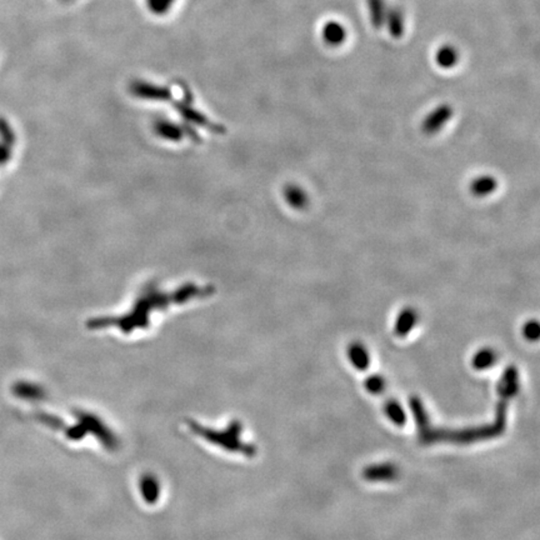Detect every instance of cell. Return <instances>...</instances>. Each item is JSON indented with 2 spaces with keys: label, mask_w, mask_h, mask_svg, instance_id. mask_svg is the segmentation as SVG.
<instances>
[{
  "label": "cell",
  "mask_w": 540,
  "mask_h": 540,
  "mask_svg": "<svg viewBox=\"0 0 540 540\" xmlns=\"http://www.w3.org/2000/svg\"><path fill=\"white\" fill-rule=\"evenodd\" d=\"M495 363V352L493 349H480L473 358V365L476 369H487Z\"/></svg>",
  "instance_id": "30bf717a"
},
{
  "label": "cell",
  "mask_w": 540,
  "mask_h": 540,
  "mask_svg": "<svg viewBox=\"0 0 540 540\" xmlns=\"http://www.w3.org/2000/svg\"><path fill=\"white\" fill-rule=\"evenodd\" d=\"M384 385H385V383H384L383 378L371 377L367 380V388H368V391H369L370 393H374V394L383 391Z\"/></svg>",
  "instance_id": "4fadbf2b"
},
{
  "label": "cell",
  "mask_w": 540,
  "mask_h": 540,
  "mask_svg": "<svg viewBox=\"0 0 540 540\" xmlns=\"http://www.w3.org/2000/svg\"><path fill=\"white\" fill-rule=\"evenodd\" d=\"M284 197L286 203L297 210H303L309 206V195L300 185H286L284 189Z\"/></svg>",
  "instance_id": "277c9868"
},
{
  "label": "cell",
  "mask_w": 540,
  "mask_h": 540,
  "mask_svg": "<svg viewBox=\"0 0 540 540\" xmlns=\"http://www.w3.org/2000/svg\"><path fill=\"white\" fill-rule=\"evenodd\" d=\"M499 182L493 174H479L476 178L471 179L469 184V192L476 198H487L497 192Z\"/></svg>",
  "instance_id": "7a4b0ae2"
},
{
  "label": "cell",
  "mask_w": 540,
  "mask_h": 540,
  "mask_svg": "<svg viewBox=\"0 0 540 540\" xmlns=\"http://www.w3.org/2000/svg\"><path fill=\"white\" fill-rule=\"evenodd\" d=\"M454 115V109L449 104H441L434 108L432 112L427 114L424 121L421 123V130L427 135H435L441 133L449 121H452Z\"/></svg>",
  "instance_id": "6da1fadb"
},
{
  "label": "cell",
  "mask_w": 540,
  "mask_h": 540,
  "mask_svg": "<svg viewBox=\"0 0 540 540\" xmlns=\"http://www.w3.org/2000/svg\"><path fill=\"white\" fill-rule=\"evenodd\" d=\"M348 356L350 362L359 369H365L369 364L368 350L362 343H353L348 347Z\"/></svg>",
  "instance_id": "8992f818"
},
{
  "label": "cell",
  "mask_w": 540,
  "mask_h": 540,
  "mask_svg": "<svg viewBox=\"0 0 540 540\" xmlns=\"http://www.w3.org/2000/svg\"><path fill=\"white\" fill-rule=\"evenodd\" d=\"M385 22L388 24L389 33L393 38L399 39L404 34V22L402 13L397 9H391L385 14Z\"/></svg>",
  "instance_id": "52a82bcc"
},
{
  "label": "cell",
  "mask_w": 540,
  "mask_h": 540,
  "mask_svg": "<svg viewBox=\"0 0 540 540\" xmlns=\"http://www.w3.org/2000/svg\"><path fill=\"white\" fill-rule=\"evenodd\" d=\"M386 412H388L389 418H391V420H393L395 424H398V426H403V424H404V413H403L402 408H400L398 404L391 403V404L386 408Z\"/></svg>",
  "instance_id": "8fae6325"
},
{
  "label": "cell",
  "mask_w": 540,
  "mask_h": 540,
  "mask_svg": "<svg viewBox=\"0 0 540 540\" xmlns=\"http://www.w3.org/2000/svg\"><path fill=\"white\" fill-rule=\"evenodd\" d=\"M369 8L370 21L374 28H382L385 23V7L383 0H367Z\"/></svg>",
  "instance_id": "9c48e42d"
},
{
  "label": "cell",
  "mask_w": 540,
  "mask_h": 540,
  "mask_svg": "<svg viewBox=\"0 0 540 540\" xmlns=\"http://www.w3.org/2000/svg\"><path fill=\"white\" fill-rule=\"evenodd\" d=\"M435 60H437V64L443 69H449V68H453L458 63V53L453 47L444 45L438 50V53L435 56Z\"/></svg>",
  "instance_id": "ba28073f"
},
{
  "label": "cell",
  "mask_w": 540,
  "mask_h": 540,
  "mask_svg": "<svg viewBox=\"0 0 540 540\" xmlns=\"http://www.w3.org/2000/svg\"><path fill=\"white\" fill-rule=\"evenodd\" d=\"M323 38L329 45H341L347 38V30L341 23L329 22L323 28Z\"/></svg>",
  "instance_id": "5b68a950"
},
{
  "label": "cell",
  "mask_w": 540,
  "mask_h": 540,
  "mask_svg": "<svg viewBox=\"0 0 540 540\" xmlns=\"http://www.w3.org/2000/svg\"><path fill=\"white\" fill-rule=\"evenodd\" d=\"M523 333L528 341H535L539 336V324L537 320H529L523 328Z\"/></svg>",
  "instance_id": "7c38bea8"
},
{
  "label": "cell",
  "mask_w": 540,
  "mask_h": 540,
  "mask_svg": "<svg viewBox=\"0 0 540 540\" xmlns=\"http://www.w3.org/2000/svg\"><path fill=\"white\" fill-rule=\"evenodd\" d=\"M418 319H419V314L417 312V309L413 306H405L397 315L394 324V333L400 338L406 336L417 326Z\"/></svg>",
  "instance_id": "3957f363"
}]
</instances>
